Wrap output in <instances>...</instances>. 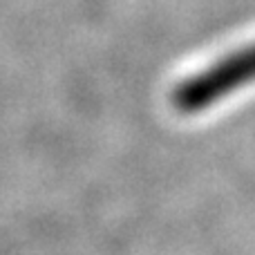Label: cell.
<instances>
[{
  "instance_id": "obj_1",
  "label": "cell",
  "mask_w": 255,
  "mask_h": 255,
  "mask_svg": "<svg viewBox=\"0 0 255 255\" xmlns=\"http://www.w3.org/2000/svg\"><path fill=\"white\" fill-rule=\"evenodd\" d=\"M255 79V45L222 58L217 65L204 70L202 74L188 79L175 92L177 108L186 112L202 110L215 103L224 94L238 90L240 85Z\"/></svg>"
}]
</instances>
